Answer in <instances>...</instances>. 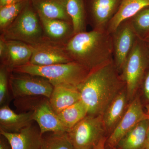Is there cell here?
<instances>
[{"label": "cell", "instance_id": "obj_1", "mask_svg": "<svg viewBox=\"0 0 149 149\" xmlns=\"http://www.w3.org/2000/svg\"><path fill=\"white\" fill-rule=\"evenodd\" d=\"M125 84L113 60L92 70L79 86L81 100L88 115H102L110 104L123 90Z\"/></svg>", "mask_w": 149, "mask_h": 149}, {"label": "cell", "instance_id": "obj_2", "mask_svg": "<svg viewBox=\"0 0 149 149\" xmlns=\"http://www.w3.org/2000/svg\"><path fill=\"white\" fill-rule=\"evenodd\" d=\"M65 48L72 61L90 71L113 60L112 35L107 29L74 34Z\"/></svg>", "mask_w": 149, "mask_h": 149}, {"label": "cell", "instance_id": "obj_3", "mask_svg": "<svg viewBox=\"0 0 149 149\" xmlns=\"http://www.w3.org/2000/svg\"><path fill=\"white\" fill-rule=\"evenodd\" d=\"M90 70L74 61L65 63L39 66L28 63L14 68L11 72L37 75L49 80L54 86L70 85L78 88Z\"/></svg>", "mask_w": 149, "mask_h": 149}, {"label": "cell", "instance_id": "obj_4", "mask_svg": "<svg viewBox=\"0 0 149 149\" xmlns=\"http://www.w3.org/2000/svg\"><path fill=\"white\" fill-rule=\"evenodd\" d=\"M1 32L4 40L20 41L31 46L47 40L40 17L30 0L15 20Z\"/></svg>", "mask_w": 149, "mask_h": 149}, {"label": "cell", "instance_id": "obj_5", "mask_svg": "<svg viewBox=\"0 0 149 149\" xmlns=\"http://www.w3.org/2000/svg\"><path fill=\"white\" fill-rule=\"evenodd\" d=\"M15 106L21 112L32 111L33 120L37 123L42 135L49 132H67L57 114L45 96H32L15 99Z\"/></svg>", "mask_w": 149, "mask_h": 149}, {"label": "cell", "instance_id": "obj_6", "mask_svg": "<svg viewBox=\"0 0 149 149\" xmlns=\"http://www.w3.org/2000/svg\"><path fill=\"white\" fill-rule=\"evenodd\" d=\"M149 66V52L143 42L138 37L121 72L129 102L133 100L139 93Z\"/></svg>", "mask_w": 149, "mask_h": 149}, {"label": "cell", "instance_id": "obj_7", "mask_svg": "<svg viewBox=\"0 0 149 149\" xmlns=\"http://www.w3.org/2000/svg\"><path fill=\"white\" fill-rule=\"evenodd\" d=\"M74 149H92L107 137L102 115H88L67 132Z\"/></svg>", "mask_w": 149, "mask_h": 149}, {"label": "cell", "instance_id": "obj_8", "mask_svg": "<svg viewBox=\"0 0 149 149\" xmlns=\"http://www.w3.org/2000/svg\"><path fill=\"white\" fill-rule=\"evenodd\" d=\"M9 85L14 99L32 96L50 97L54 86L44 77L14 72H10Z\"/></svg>", "mask_w": 149, "mask_h": 149}, {"label": "cell", "instance_id": "obj_9", "mask_svg": "<svg viewBox=\"0 0 149 149\" xmlns=\"http://www.w3.org/2000/svg\"><path fill=\"white\" fill-rule=\"evenodd\" d=\"M149 118L144 109L139 93L129 104L122 119L107 138L106 149H116L119 141L142 120Z\"/></svg>", "mask_w": 149, "mask_h": 149}, {"label": "cell", "instance_id": "obj_10", "mask_svg": "<svg viewBox=\"0 0 149 149\" xmlns=\"http://www.w3.org/2000/svg\"><path fill=\"white\" fill-rule=\"evenodd\" d=\"M112 35L113 61L121 74L126 60L138 37L130 19L122 22Z\"/></svg>", "mask_w": 149, "mask_h": 149}, {"label": "cell", "instance_id": "obj_11", "mask_svg": "<svg viewBox=\"0 0 149 149\" xmlns=\"http://www.w3.org/2000/svg\"><path fill=\"white\" fill-rule=\"evenodd\" d=\"M31 47L32 54L29 63L30 64L45 66L73 61L67 52L65 45L53 42L47 39Z\"/></svg>", "mask_w": 149, "mask_h": 149}, {"label": "cell", "instance_id": "obj_12", "mask_svg": "<svg viewBox=\"0 0 149 149\" xmlns=\"http://www.w3.org/2000/svg\"><path fill=\"white\" fill-rule=\"evenodd\" d=\"M0 134L8 141L11 149H40L42 141L43 135L34 122L18 132L0 130Z\"/></svg>", "mask_w": 149, "mask_h": 149}, {"label": "cell", "instance_id": "obj_13", "mask_svg": "<svg viewBox=\"0 0 149 149\" xmlns=\"http://www.w3.org/2000/svg\"><path fill=\"white\" fill-rule=\"evenodd\" d=\"M121 0H91V24L93 29H107L118 9Z\"/></svg>", "mask_w": 149, "mask_h": 149}, {"label": "cell", "instance_id": "obj_14", "mask_svg": "<svg viewBox=\"0 0 149 149\" xmlns=\"http://www.w3.org/2000/svg\"><path fill=\"white\" fill-rule=\"evenodd\" d=\"M38 16L40 17L45 36L47 40L51 42L65 45L74 35L71 22Z\"/></svg>", "mask_w": 149, "mask_h": 149}, {"label": "cell", "instance_id": "obj_15", "mask_svg": "<svg viewBox=\"0 0 149 149\" xmlns=\"http://www.w3.org/2000/svg\"><path fill=\"white\" fill-rule=\"evenodd\" d=\"M130 103L125 88L115 98L104 112L103 120L107 137L122 119Z\"/></svg>", "mask_w": 149, "mask_h": 149}, {"label": "cell", "instance_id": "obj_16", "mask_svg": "<svg viewBox=\"0 0 149 149\" xmlns=\"http://www.w3.org/2000/svg\"><path fill=\"white\" fill-rule=\"evenodd\" d=\"M6 42L7 51L1 64L10 72L15 68L29 63L32 54L31 46L16 40H6Z\"/></svg>", "mask_w": 149, "mask_h": 149}, {"label": "cell", "instance_id": "obj_17", "mask_svg": "<svg viewBox=\"0 0 149 149\" xmlns=\"http://www.w3.org/2000/svg\"><path fill=\"white\" fill-rule=\"evenodd\" d=\"M34 122L32 111L17 113L11 109L9 105L0 107V130L16 133Z\"/></svg>", "mask_w": 149, "mask_h": 149}, {"label": "cell", "instance_id": "obj_18", "mask_svg": "<svg viewBox=\"0 0 149 149\" xmlns=\"http://www.w3.org/2000/svg\"><path fill=\"white\" fill-rule=\"evenodd\" d=\"M80 100V94L77 88L65 85L54 86L49 98L51 106L57 114Z\"/></svg>", "mask_w": 149, "mask_h": 149}, {"label": "cell", "instance_id": "obj_19", "mask_svg": "<svg viewBox=\"0 0 149 149\" xmlns=\"http://www.w3.org/2000/svg\"><path fill=\"white\" fill-rule=\"evenodd\" d=\"M149 6V0H121L116 13L107 29L112 34L122 22L133 17L142 9Z\"/></svg>", "mask_w": 149, "mask_h": 149}, {"label": "cell", "instance_id": "obj_20", "mask_svg": "<svg viewBox=\"0 0 149 149\" xmlns=\"http://www.w3.org/2000/svg\"><path fill=\"white\" fill-rule=\"evenodd\" d=\"M39 16L71 22L62 0H30Z\"/></svg>", "mask_w": 149, "mask_h": 149}, {"label": "cell", "instance_id": "obj_21", "mask_svg": "<svg viewBox=\"0 0 149 149\" xmlns=\"http://www.w3.org/2000/svg\"><path fill=\"white\" fill-rule=\"evenodd\" d=\"M149 118L139 123L118 143L116 149H146Z\"/></svg>", "mask_w": 149, "mask_h": 149}, {"label": "cell", "instance_id": "obj_22", "mask_svg": "<svg viewBox=\"0 0 149 149\" xmlns=\"http://www.w3.org/2000/svg\"><path fill=\"white\" fill-rule=\"evenodd\" d=\"M62 1L71 19L74 35L86 31V15L83 0Z\"/></svg>", "mask_w": 149, "mask_h": 149}, {"label": "cell", "instance_id": "obj_23", "mask_svg": "<svg viewBox=\"0 0 149 149\" xmlns=\"http://www.w3.org/2000/svg\"><path fill=\"white\" fill-rule=\"evenodd\" d=\"M88 115L87 107L80 100L57 114L67 132Z\"/></svg>", "mask_w": 149, "mask_h": 149}, {"label": "cell", "instance_id": "obj_24", "mask_svg": "<svg viewBox=\"0 0 149 149\" xmlns=\"http://www.w3.org/2000/svg\"><path fill=\"white\" fill-rule=\"evenodd\" d=\"M40 149H74L67 132H49L43 134Z\"/></svg>", "mask_w": 149, "mask_h": 149}, {"label": "cell", "instance_id": "obj_25", "mask_svg": "<svg viewBox=\"0 0 149 149\" xmlns=\"http://www.w3.org/2000/svg\"><path fill=\"white\" fill-rule=\"evenodd\" d=\"M29 0L0 7V30H4L17 17Z\"/></svg>", "mask_w": 149, "mask_h": 149}, {"label": "cell", "instance_id": "obj_26", "mask_svg": "<svg viewBox=\"0 0 149 149\" xmlns=\"http://www.w3.org/2000/svg\"><path fill=\"white\" fill-rule=\"evenodd\" d=\"M138 37L142 39L149 33V6L145 8L130 18Z\"/></svg>", "mask_w": 149, "mask_h": 149}, {"label": "cell", "instance_id": "obj_27", "mask_svg": "<svg viewBox=\"0 0 149 149\" xmlns=\"http://www.w3.org/2000/svg\"><path fill=\"white\" fill-rule=\"evenodd\" d=\"M10 72L3 65L0 67V106L8 105L10 100L9 90Z\"/></svg>", "mask_w": 149, "mask_h": 149}, {"label": "cell", "instance_id": "obj_28", "mask_svg": "<svg viewBox=\"0 0 149 149\" xmlns=\"http://www.w3.org/2000/svg\"><path fill=\"white\" fill-rule=\"evenodd\" d=\"M145 109L149 108V66L142 80L139 92Z\"/></svg>", "mask_w": 149, "mask_h": 149}, {"label": "cell", "instance_id": "obj_29", "mask_svg": "<svg viewBox=\"0 0 149 149\" xmlns=\"http://www.w3.org/2000/svg\"><path fill=\"white\" fill-rule=\"evenodd\" d=\"M7 51V46L6 40H4L3 38L0 37V59L1 61H2L6 54Z\"/></svg>", "mask_w": 149, "mask_h": 149}, {"label": "cell", "instance_id": "obj_30", "mask_svg": "<svg viewBox=\"0 0 149 149\" xmlns=\"http://www.w3.org/2000/svg\"><path fill=\"white\" fill-rule=\"evenodd\" d=\"M0 149H11L8 141L1 135L0 136Z\"/></svg>", "mask_w": 149, "mask_h": 149}, {"label": "cell", "instance_id": "obj_31", "mask_svg": "<svg viewBox=\"0 0 149 149\" xmlns=\"http://www.w3.org/2000/svg\"><path fill=\"white\" fill-rule=\"evenodd\" d=\"M24 1L26 0H0V7L21 2Z\"/></svg>", "mask_w": 149, "mask_h": 149}, {"label": "cell", "instance_id": "obj_32", "mask_svg": "<svg viewBox=\"0 0 149 149\" xmlns=\"http://www.w3.org/2000/svg\"><path fill=\"white\" fill-rule=\"evenodd\" d=\"M107 137H104L100 141V142L92 149H106L105 143Z\"/></svg>", "mask_w": 149, "mask_h": 149}, {"label": "cell", "instance_id": "obj_33", "mask_svg": "<svg viewBox=\"0 0 149 149\" xmlns=\"http://www.w3.org/2000/svg\"><path fill=\"white\" fill-rule=\"evenodd\" d=\"M149 52V36L141 39Z\"/></svg>", "mask_w": 149, "mask_h": 149}, {"label": "cell", "instance_id": "obj_34", "mask_svg": "<svg viewBox=\"0 0 149 149\" xmlns=\"http://www.w3.org/2000/svg\"><path fill=\"white\" fill-rule=\"evenodd\" d=\"M146 149H149V127L147 133L146 142Z\"/></svg>", "mask_w": 149, "mask_h": 149}, {"label": "cell", "instance_id": "obj_35", "mask_svg": "<svg viewBox=\"0 0 149 149\" xmlns=\"http://www.w3.org/2000/svg\"><path fill=\"white\" fill-rule=\"evenodd\" d=\"M145 111H146V113H147V114L149 116V108H147L146 109H145Z\"/></svg>", "mask_w": 149, "mask_h": 149}, {"label": "cell", "instance_id": "obj_36", "mask_svg": "<svg viewBox=\"0 0 149 149\" xmlns=\"http://www.w3.org/2000/svg\"><path fill=\"white\" fill-rule=\"evenodd\" d=\"M149 36V33L148 34V35H147L146 36V37H148V36ZM145 37H144V38H145Z\"/></svg>", "mask_w": 149, "mask_h": 149}]
</instances>
